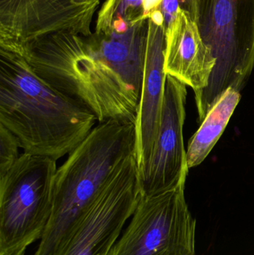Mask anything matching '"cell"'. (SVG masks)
Returning <instances> with one entry per match:
<instances>
[{
    "instance_id": "obj_8",
    "label": "cell",
    "mask_w": 254,
    "mask_h": 255,
    "mask_svg": "<svg viewBox=\"0 0 254 255\" xmlns=\"http://www.w3.org/2000/svg\"><path fill=\"white\" fill-rule=\"evenodd\" d=\"M99 0H0V49L16 53L24 45L57 32L88 36Z\"/></svg>"
},
{
    "instance_id": "obj_12",
    "label": "cell",
    "mask_w": 254,
    "mask_h": 255,
    "mask_svg": "<svg viewBox=\"0 0 254 255\" xmlns=\"http://www.w3.org/2000/svg\"><path fill=\"white\" fill-rule=\"evenodd\" d=\"M241 98L240 92L229 88L214 103L189 141L186 151L189 169L202 163L210 154L225 130Z\"/></svg>"
},
{
    "instance_id": "obj_5",
    "label": "cell",
    "mask_w": 254,
    "mask_h": 255,
    "mask_svg": "<svg viewBox=\"0 0 254 255\" xmlns=\"http://www.w3.org/2000/svg\"><path fill=\"white\" fill-rule=\"evenodd\" d=\"M57 160L23 152L0 176V255H25L52 215Z\"/></svg>"
},
{
    "instance_id": "obj_1",
    "label": "cell",
    "mask_w": 254,
    "mask_h": 255,
    "mask_svg": "<svg viewBox=\"0 0 254 255\" xmlns=\"http://www.w3.org/2000/svg\"><path fill=\"white\" fill-rule=\"evenodd\" d=\"M149 19L121 31L82 36L57 32L24 45L16 55L98 123L135 124L141 95Z\"/></svg>"
},
{
    "instance_id": "obj_16",
    "label": "cell",
    "mask_w": 254,
    "mask_h": 255,
    "mask_svg": "<svg viewBox=\"0 0 254 255\" xmlns=\"http://www.w3.org/2000/svg\"><path fill=\"white\" fill-rule=\"evenodd\" d=\"M75 4H80V5H85V4H92L98 0H72Z\"/></svg>"
},
{
    "instance_id": "obj_14",
    "label": "cell",
    "mask_w": 254,
    "mask_h": 255,
    "mask_svg": "<svg viewBox=\"0 0 254 255\" xmlns=\"http://www.w3.org/2000/svg\"><path fill=\"white\" fill-rule=\"evenodd\" d=\"M19 148L17 138L0 124V176L7 173L19 158Z\"/></svg>"
},
{
    "instance_id": "obj_3",
    "label": "cell",
    "mask_w": 254,
    "mask_h": 255,
    "mask_svg": "<svg viewBox=\"0 0 254 255\" xmlns=\"http://www.w3.org/2000/svg\"><path fill=\"white\" fill-rule=\"evenodd\" d=\"M135 125L98 123L57 169L53 208L34 255H56L121 165L135 154Z\"/></svg>"
},
{
    "instance_id": "obj_2",
    "label": "cell",
    "mask_w": 254,
    "mask_h": 255,
    "mask_svg": "<svg viewBox=\"0 0 254 255\" xmlns=\"http://www.w3.org/2000/svg\"><path fill=\"white\" fill-rule=\"evenodd\" d=\"M97 124L92 112L42 79L25 58L0 49V124L23 152L58 160Z\"/></svg>"
},
{
    "instance_id": "obj_7",
    "label": "cell",
    "mask_w": 254,
    "mask_h": 255,
    "mask_svg": "<svg viewBox=\"0 0 254 255\" xmlns=\"http://www.w3.org/2000/svg\"><path fill=\"white\" fill-rule=\"evenodd\" d=\"M141 198L135 154L112 175L56 255H109Z\"/></svg>"
},
{
    "instance_id": "obj_9",
    "label": "cell",
    "mask_w": 254,
    "mask_h": 255,
    "mask_svg": "<svg viewBox=\"0 0 254 255\" xmlns=\"http://www.w3.org/2000/svg\"><path fill=\"white\" fill-rule=\"evenodd\" d=\"M186 85L167 75L159 128L147 163L140 169L142 196L165 191L189 172L183 141Z\"/></svg>"
},
{
    "instance_id": "obj_11",
    "label": "cell",
    "mask_w": 254,
    "mask_h": 255,
    "mask_svg": "<svg viewBox=\"0 0 254 255\" xmlns=\"http://www.w3.org/2000/svg\"><path fill=\"white\" fill-rule=\"evenodd\" d=\"M216 64V58L204 42L198 23L179 9L166 31L167 75L190 87L196 96L208 86Z\"/></svg>"
},
{
    "instance_id": "obj_6",
    "label": "cell",
    "mask_w": 254,
    "mask_h": 255,
    "mask_svg": "<svg viewBox=\"0 0 254 255\" xmlns=\"http://www.w3.org/2000/svg\"><path fill=\"white\" fill-rule=\"evenodd\" d=\"M142 196L109 255H195L196 221L185 199V183Z\"/></svg>"
},
{
    "instance_id": "obj_15",
    "label": "cell",
    "mask_w": 254,
    "mask_h": 255,
    "mask_svg": "<svg viewBox=\"0 0 254 255\" xmlns=\"http://www.w3.org/2000/svg\"><path fill=\"white\" fill-rule=\"evenodd\" d=\"M201 1L202 0H163L160 10L164 15L166 28L174 20L179 9L184 10L194 21L198 22Z\"/></svg>"
},
{
    "instance_id": "obj_10",
    "label": "cell",
    "mask_w": 254,
    "mask_h": 255,
    "mask_svg": "<svg viewBox=\"0 0 254 255\" xmlns=\"http://www.w3.org/2000/svg\"><path fill=\"white\" fill-rule=\"evenodd\" d=\"M166 28L161 10L149 18L141 95L135 124V158L139 170L147 163L159 128L167 75Z\"/></svg>"
},
{
    "instance_id": "obj_13",
    "label": "cell",
    "mask_w": 254,
    "mask_h": 255,
    "mask_svg": "<svg viewBox=\"0 0 254 255\" xmlns=\"http://www.w3.org/2000/svg\"><path fill=\"white\" fill-rule=\"evenodd\" d=\"M163 0H106L100 9L95 31L125 29L139 21L149 19L159 10Z\"/></svg>"
},
{
    "instance_id": "obj_4",
    "label": "cell",
    "mask_w": 254,
    "mask_h": 255,
    "mask_svg": "<svg viewBox=\"0 0 254 255\" xmlns=\"http://www.w3.org/2000/svg\"><path fill=\"white\" fill-rule=\"evenodd\" d=\"M197 23L216 59L208 86L195 96L201 123L227 90L240 92L254 70V0H202Z\"/></svg>"
}]
</instances>
